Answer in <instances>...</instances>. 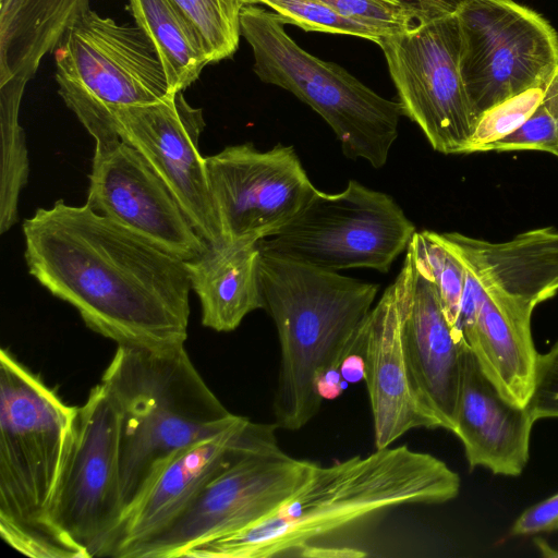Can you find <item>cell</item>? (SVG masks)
<instances>
[{"label": "cell", "mask_w": 558, "mask_h": 558, "mask_svg": "<svg viewBox=\"0 0 558 558\" xmlns=\"http://www.w3.org/2000/svg\"><path fill=\"white\" fill-rule=\"evenodd\" d=\"M23 233L28 272L89 329L117 344L185 342L192 289L184 260L63 199L25 219Z\"/></svg>", "instance_id": "1"}, {"label": "cell", "mask_w": 558, "mask_h": 558, "mask_svg": "<svg viewBox=\"0 0 558 558\" xmlns=\"http://www.w3.org/2000/svg\"><path fill=\"white\" fill-rule=\"evenodd\" d=\"M461 480L437 457L390 446L323 466L262 521L191 547L186 558L359 557L355 545L391 509L454 499Z\"/></svg>", "instance_id": "2"}, {"label": "cell", "mask_w": 558, "mask_h": 558, "mask_svg": "<svg viewBox=\"0 0 558 558\" xmlns=\"http://www.w3.org/2000/svg\"><path fill=\"white\" fill-rule=\"evenodd\" d=\"M258 276L280 345L275 424L299 430L320 410V379L355 352L379 286L263 251Z\"/></svg>", "instance_id": "3"}, {"label": "cell", "mask_w": 558, "mask_h": 558, "mask_svg": "<svg viewBox=\"0 0 558 558\" xmlns=\"http://www.w3.org/2000/svg\"><path fill=\"white\" fill-rule=\"evenodd\" d=\"M100 384L118 413L124 512L174 452L223 432L241 417L207 386L184 343L118 344Z\"/></svg>", "instance_id": "4"}, {"label": "cell", "mask_w": 558, "mask_h": 558, "mask_svg": "<svg viewBox=\"0 0 558 558\" xmlns=\"http://www.w3.org/2000/svg\"><path fill=\"white\" fill-rule=\"evenodd\" d=\"M72 407L9 350L0 352V534L35 558H81L51 510L72 448Z\"/></svg>", "instance_id": "5"}, {"label": "cell", "mask_w": 558, "mask_h": 558, "mask_svg": "<svg viewBox=\"0 0 558 558\" xmlns=\"http://www.w3.org/2000/svg\"><path fill=\"white\" fill-rule=\"evenodd\" d=\"M250 45L253 71L316 111L331 128L342 153L375 169L385 166L403 116L399 101L381 97L340 65L300 47L276 13L248 4L240 16Z\"/></svg>", "instance_id": "6"}, {"label": "cell", "mask_w": 558, "mask_h": 558, "mask_svg": "<svg viewBox=\"0 0 558 558\" xmlns=\"http://www.w3.org/2000/svg\"><path fill=\"white\" fill-rule=\"evenodd\" d=\"M53 52L59 95L94 137L95 150L121 141L113 109L171 94L160 59L136 24H120L90 9Z\"/></svg>", "instance_id": "7"}, {"label": "cell", "mask_w": 558, "mask_h": 558, "mask_svg": "<svg viewBox=\"0 0 558 558\" xmlns=\"http://www.w3.org/2000/svg\"><path fill=\"white\" fill-rule=\"evenodd\" d=\"M415 232L390 195L350 180L340 193L317 191L290 222L258 246L331 271L371 268L385 274Z\"/></svg>", "instance_id": "8"}, {"label": "cell", "mask_w": 558, "mask_h": 558, "mask_svg": "<svg viewBox=\"0 0 558 558\" xmlns=\"http://www.w3.org/2000/svg\"><path fill=\"white\" fill-rule=\"evenodd\" d=\"M460 72L480 117L558 72V35L535 11L512 0H465L456 12Z\"/></svg>", "instance_id": "9"}, {"label": "cell", "mask_w": 558, "mask_h": 558, "mask_svg": "<svg viewBox=\"0 0 558 558\" xmlns=\"http://www.w3.org/2000/svg\"><path fill=\"white\" fill-rule=\"evenodd\" d=\"M317 465L289 456L277 440L252 448L214 476L181 514L131 558H182L199 543L246 529L293 496Z\"/></svg>", "instance_id": "10"}, {"label": "cell", "mask_w": 558, "mask_h": 558, "mask_svg": "<svg viewBox=\"0 0 558 558\" xmlns=\"http://www.w3.org/2000/svg\"><path fill=\"white\" fill-rule=\"evenodd\" d=\"M403 116L417 124L434 150L468 154L478 118L460 72L456 13L383 37Z\"/></svg>", "instance_id": "11"}, {"label": "cell", "mask_w": 558, "mask_h": 558, "mask_svg": "<svg viewBox=\"0 0 558 558\" xmlns=\"http://www.w3.org/2000/svg\"><path fill=\"white\" fill-rule=\"evenodd\" d=\"M123 514L118 413L99 384L77 407L74 439L51 521L81 558L107 557Z\"/></svg>", "instance_id": "12"}, {"label": "cell", "mask_w": 558, "mask_h": 558, "mask_svg": "<svg viewBox=\"0 0 558 558\" xmlns=\"http://www.w3.org/2000/svg\"><path fill=\"white\" fill-rule=\"evenodd\" d=\"M205 163L222 243H258L275 234L318 191L291 145L227 146Z\"/></svg>", "instance_id": "13"}, {"label": "cell", "mask_w": 558, "mask_h": 558, "mask_svg": "<svg viewBox=\"0 0 558 558\" xmlns=\"http://www.w3.org/2000/svg\"><path fill=\"white\" fill-rule=\"evenodd\" d=\"M111 117L119 137L161 178L197 233L208 244L222 243L198 148L205 128L203 110L178 92L155 102L116 108Z\"/></svg>", "instance_id": "14"}, {"label": "cell", "mask_w": 558, "mask_h": 558, "mask_svg": "<svg viewBox=\"0 0 558 558\" xmlns=\"http://www.w3.org/2000/svg\"><path fill=\"white\" fill-rule=\"evenodd\" d=\"M86 204L184 262L208 246L161 178L122 140L95 150Z\"/></svg>", "instance_id": "15"}, {"label": "cell", "mask_w": 558, "mask_h": 558, "mask_svg": "<svg viewBox=\"0 0 558 558\" xmlns=\"http://www.w3.org/2000/svg\"><path fill=\"white\" fill-rule=\"evenodd\" d=\"M277 425L241 416L223 432L191 444L167 459L124 512L107 557L131 558L166 529L205 485L245 451L276 441Z\"/></svg>", "instance_id": "16"}, {"label": "cell", "mask_w": 558, "mask_h": 558, "mask_svg": "<svg viewBox=\"0 0 558 558\" xmlns=\"http://www.w3.org/2000/svg\"><path fill=\"white\" fill-rule=\"evenodd\" d=\"M392 284L415 393L438 428L452 433L466 344L448 323L436 287L410 244Z\"/></svg>", "instance_id": "17"}, {"label": "cell", "mask_w": 558, "mask_h": 558, "mask_svg": "<svg viewBox=\"0 0 558 558\" xmlns=\"http://www.w3.org/2000/svg\"><path fill=\"white\" fill-rule=\"evenodd\" d=\"M356 351L363 359L376 449L390 447L411 429L438 428L413 388L393 284L371 310Z\"/></svg>", "instance_id": "18"}, {"label": "cell", "mask_w": 558, "mask_h": 558, "mask_svg": "<svg viewBox=\"0 0 558 558\" xmlns=\"http://www.w3.org/2000/svg\"><path fill=\"white\" fill-rule=\"evenodd\" d=\"M432 235L485 292L533 310L558 293V229L544 227L490 242L459 232Z\"/></svg>", "instance_id": "19"}, {"label": "cell", "mask_w": 558, "mask_h": 558, "mask_svg": "<svg viewBox=\"0 0 558 558\" xmlns=\"http://www.w3.org/2000/svg\"><path fill=\"white\" fill-rule=\"evenodd\" d=\"M535 421L526 407L507 401L465 347L453 434L462 444L470 470L518 476L530 457Z\"/></svg>", "instance_id": "20"}, {"label": "cell", "mask_w": 558, "mask_h": 558, "mask_svg": "<svg viewBox=\"0 0 558 558\" xmlns=\"http://www.w3.org/2000/svg\"><path fill=\"white\" fill-rule=\"evenodd\" d=\"M533 312L483 290L466 342L498 392L522 408L530 402L538 359L531 329Z\"/></svg>", "instance_id": "21"}, {"label": "cell", "mask_w": 558, "mask_h": 558, "mask_svg": "<svg viewBox=\"0 0 558 558\" xmlns=\"http://www.w3.org/2000/svg\"><path fill=\"white\" fill-rule=\"evenodd\" d=\"M258 243L208 244L185 260L191 289L202 307V324L219 332L236 329L251 312L262 308Z\"/></svg>", "instance_id": "22"}, {"label": "cell", "mask_w": 558, "mask_h": 558, "mask_svg": "<svg viewBox=\"0 0 558 558\" xmlns=\"http://www.w3.org/2000/svg\"><path fill=\"white\" fill-rule=\"evenodd\" d=\"M88 10L89 0H0V84L27 83Z\"/></svg>", "instance_id": "23"}, {"label": "cell", "mask_w": 558, "mask_h": 558, "mask_svg": "<svg viewBox=\"0 0 558 558\" xmlns=\"http://www.w3.org/2000/svg\"><path fill=\"white\" fill-rule=\"evenodd\" d=\"M129 5L160 59L170 93L184 92L210 63L197 29L173 0H129Z\"/></svg>", "instance_id": "24"}, {"label": "cell", "mask_w": 558, "mask_h": 558, "mask_svg": "<svg viewBox=\"0 0 558 558\" xmlns=\"http://www.w3.org/2000/svg\"><path fill=\"white\" fill-rule=\"evenodd\" d=\"M26 83L12 80L0 84L1 177L0 231L7 232L17 220L19 195L27 183L28 156L19 111Z\"/></svg>", "instance_id": "25"}, {"label": "cell", "mask_w": 558, "mask_h": 558, "mask_svg": "<svg viewBox=\"0 0 558 558\" xmlns=\"http://www.w3.org/2000/svg\"><path fill=\"white\" fill-rule=\"evenodd\" d=\"M173 1L197 29L210 63L233 56L241 36V12L252 0Z\"/></svg>", "instance_id": "26"}, {"label": "cell", "mask_w": 558, "mask_h": 558, "mask_svg": "<svg viewBox=\"0 0 558 558\" xmlns=\"http://www.w3.org/2000/svg\"><path fill=\"white\" fill-rule=\"evenodd\" d=\"M409 244L433 280L446 318L456 331L465 280L464 267L434 239L432 231H416Z\"/></svg>", "instance_id": "27"}, {"label": "cell", "mask_w": 558, "mask_h": 558, "mask_svg": "<svg viewBox=\"0 0 558 558\" xmlns=\"http://www.w3.org/2000/svg\"><path fill=\"white\" fill-rule=\"evenodd\" d=\"M272 9L282 24H293L306 32H322L364 38L378 44L380 31L338 13L318 0H252Z\"/></svg>", "instance_id": "28"}, {"label": "cell", "mask_w": 558, "mask_h": 558, "mask_svg": "<svg viewBox=\"0 0 558 558\" xmlns=\"http://www.w3.org/2000/svg\"><path fill=\"white\" fill-rule=\"evenodd\" d=\"M558 151V72L548 83L532 116L514 132L488 145L485 151ZM484 151V153H485Z\"/></svg>", "instance_id": "29"}, {"label": "cell", "mask_w": 558, "mask_h": 558, "mask_svg": "<svg viewBox=\"0 0 558 558\" xmlns=\"http://www.w3.org/2000/svg\"><path fill=\"white\" fill-rule=\"evenodd\" d=\"M546 87L530 88L485 111L477 121L468 154L484 153L488 145L518 130L535 111Z\"/></svg>", "instance_id": "30"}, {"label": "cell", "mask_w": 558, "mask_h": 558, "mask_svg": "<svg viewBox=\"0 0 558 558\" xmlns=\"http://www.w3.org/2000/svg\"><path fill=\"white\" fill-rule=\"evenodd\" d=\"M338 13L368 25L386 36L413 27L420 21L397 0H318Z\"/></svg>", "instance_id": "31"}, {"label": "cell", "mask_w": 558, "mask_h": 558, "mask_svg": "<svg viewBox=\"0 0 558 558\" xmlns=\"http://www.w3.org/2000/svg\"><path fill=\"white\" fill-rule=\"evenodd\" d=\"M527 408L534 421L558 418V340L538 353L533 392Z\"/></svg>", "instance_id": "32"}, {"label": "cell", "mask_w": 558, "mask_h": 558, "mask_svg": "<svg viewBox=\"0 0 558 558\" xmlns=\"http://www.w3.org/2000/svg\"><path fill=\"white\" fill-rule=\"evenodd\" d=\"M558 530V493L524 510L513 522L510 533L527 536Z\"/></svg>", "instance_id": "33"}, {"label": "cell", "mask_w": 558, "mask_h": 558, "mask_svg": "<svg viewBox=\"0 0 558 558\" xmlns=\"http://www.w3.org/2000/svg\"><path fill=\"white\" fill-rule=\"evenodd\" d=\"M414 12L420 21L453 14L465 0H397Z\"/></svg>", "instance_id": "34"}, {"label": "cell", "mask_w": 558, "mask_h": 558, "mask_svg": "<svg viewBox=\"0 0 558 558\" xmlns=\"http://www.w3.org/2000/svg\"><path fill=\"white\" fill-rule=\"evenodd\" d=\"M556 157H558V151H557V155H556Z\"/></svg>", "instance_id": "35"}]
</instances>
